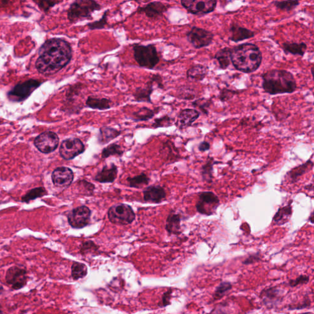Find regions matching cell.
<instances>
[{"instance_id": "1", "label": "cell", "mask_w": 314, "mask_h": 314, "mask_svg": "<svg viewBox=\"0 0 314 314\" xmlns=\"http://www.w3.org/2000/svg\"><path fill=\"white\" fill-rule=\"evenodd\" d=\"M72 56V46L68 41L61 38H52L41 46L35 67L42 75L51 76L69 64Z\"/></svg>"}, {"instance_id": "2", "label": "cell", "mask_w": 314, "mask_h": 314, "mask_svg": "<svg viewBox=\"0 0 314 314\" xmlns=\"http://www.w3.org/2000/svg\"><path fill=\"white\" fill-rule=\"evenodd\" d=\"M231 59L236 70L244 73H252L259 69L263 56L256 44L244 43L232 49Z\"/></svg>"}, {"instance_id": "3", "label": "cell", "mask_w": 314, "mask_h": 314, "mask_svg": "<svg viewBox=\"0 0 314 314\" xmlns=\"http://www.w3.org/2000/svg\"><path fill=\"white\" fill-rule=\"evenodd\" d=\"M262 88L270 96L294 93L298 86L294 76L285 70H271L262 74Z\"/></svg>"}, {"instance_id": "4", "label": "cell", "mask_w": 314, "mask_h": 314, "mask_svg": "<svg viewBox=\"0 0 314 314\" xmlns=\"http://www.w3.org/2000/svg\"><path fill=\"white\" fill-rule=\"evenodd\" d=\"M101 8V6L95 0H76L68 9V19L71 22H76L91 18L93 12Z\"/></svg>"}, {"instance_id": "5", "label": "cell", "mask_w": 314, "mask_h": 314, "mask_svg": "<svg viewBox=\"0 0 314 314\" xmlns=\"http://www.w3.org/2000/svg\"><path fill=\"white\" fill-rule=\"evenodd\" d=\"M133 54L139 67L153 70L159 63L160 57L155 46L136 45L133 47Z\"/></svg>"}, {"instance_id": "6", "label": "cell", "mask_w": 314, "mask_h": 314, "mask_svg": "<svg viewBox=\"0 0 314 314\" xmlns=\"http://www.w3.org/2000/svg\"><path fill=\"white\" fill-rule=\"evenodd\" d=\"M109 221L117 225H128L135 220L136 214L132 206L129 204L118 203L114 204L108 211Z\"/></svg>"}, {"instance_id": "7", "label": "cell", "mask_w": 314, "mask_h": 314, "mask_svg": "<svg viewBox=\"0 0 314 314\" xmlns=\"http://www.w3.org/2000/svg\"><path fill=\"white\" fill-rule=\"evenodd\" d=\"M43 83L36 79H29L25 82H19L8 91V99L12 102H22L27 99Z\"/></svg>"}, {"instance_id": "8", "label": "cell", "mask_w": 314, "mask_h": 314, "mask_svg": "<svg viewBox=\"0 0 314 314\" xmlns=\"http://www.w3.org/2000/svg\"><path fill=\"white\" fill-rule=\"evenodd\" d=\"M92 214L87 206H81L74 208L68 214V224L74 229H82L90 224Z\"/></svg>"}, {"instance_id": "9", "label": "cell", "mask_w": 314, "mask_h": 314, "mask_svg": "<svg viewBox=\"0 0 314 314\" xmlns=\"http://www.w3.org/2000/svg\"><path fill=\"white\" fill-rule=\"evenodd\" d=\"M27 271L23 266H13L9 268L6 273V282L14 290L23 288L27 284Z\"/></svg>"}, {"instance_id": "10", "label": "cell", "mask_w": 314, "mask_h": 314, "mask_svg": "<svg viewBox=\"0 0 314 314\" xmlns=\"http://www.w3.org/2000/svg\"><path fill=\"white\" fill-rule=\"evenodd\" d=\"M219 204L217 195L212 192H204L199 195L196 208L200 214L210 216L215 214Z\"/></svg>"}, {"instance_id": "11", "label": "cell", "mask_w": 314, "mask_h": 314, "mask_svg": "<svg viewBox=\"0 0 314 314\" xmlns=\"http://www.w3.org/2000/svg\"><path fill=\"white\" fill-rule=\"evenodd\" d=\"M59 138L57 133L45 132L38 135L34 141L37 149L41 153L48 154L57 149Z\"/></svg>"}, {"instance_id": "12", "label": "cell", "mask_w": 314, "mask_h": 314, "mask_svg": "<svg viewBox=\"0 0 314 314\" xmlns=\"http://www.w3.org/2000/svg\"><path fill=\"white\" fill-rule=\"evenodd\" d=\"M181 4L189 13L194 15H205L215 10L216 0H181Z\"/></svg>"}, {"instance_id": "13", "label": "cell", "mask_w": 314, "mask_h": 314, "mask_svg": "<svg viewBox=\"0 0 314 314\" xmlns=\"http://www.w3.org/2000/svg\"><path fill=\"white\" fill-rule=\"evenodd\" d=\"M186 38L195 49H201L212 43L214 35L205 29L194 26L186 34Z\"/></svg>"}, {"instance_id": "14", "label": "cell", "mask_w": 314, "mask_h": 314, "mask_svg": "<svg viewBox=\"0 0 314 314\" xmlns=\"http://www.w3.org/2000/svg\"><path fill=\"white\" fill-rule=\"evenodd\" d=\"M85 151V146L79 139L72 138L65 139L60 147V155L62 159L70 161L81 155Z\"/></svg>"}, {"instance_id": "15", "label": "cell", "mask_w": 314, "mask_h": 314, "mask_svg": "<svg viewBox=\"0 0 314 314\" xmlns=\"http://www.w3.org/2000/svg\"><path fill=\"white\" fill-rule=\"evenodd\" d=\"M260 298L265 306L272 309L283 301L284 291L278 286L269 287L262 290Z\"/></svg>"}, {"instance_id": "16", "label": "cell", "mask_w": 314, "mask_h": 314, "mask_svg": "<svg viewBox=\"0 0 314 314\" xmlns=\"http://www.w3.org/2000/svg\"><path fill=\"white\" fill-rule=\"evenodd\" d=\"M53 184L57 188H67L72 184L74 180V173L70 168L58 167L52 173Z\"/></svg>"}, {"instance_id": "17", "label": "cell", "mask_w": 314, "mask_h": 314, "mask_svg": "<svg viewBox=\"0 0 314 314\" xmlns=\"http://www.w3.org/2000/svg\"><path fill=\"white\" fill-rule=\"evenodd\" d=\"M200 113L197 109H185L180 111L176 125L180 130L186 129L191 127L195 121L199 118Z\"/></svg>"}, {"instance_id": "18", "label": "cell", "mask_w": 314, "mask_h": 314, "mask_svg": "<svg viewBox=\"0 0 314 314\" xmlns=\"http://www.w3.org/2000/svg\"><path fill=\"white\" fill-rule=\"evenodd\" d=\"M143 195L146 202L160 203L167 197V192L161 185H150L144 190Z\"/></svg>"}, {"instance_id": "19", "label": "cell", "mask_w": 314, "mask_h": 314, "mask_svg": "<svg viewBox=\"0 0 314 314\" xmlns=\"http://www.w3.org/2000/svg\"><path fill=\"white\" fill-rule=\"evenodd\" d=\"M313 166V162L310 160H308L304 164L298 165L287 172L286 179L292 184L298 182L302 176L312 170Z\"/></svg>"}, {"instance_id": "20", "label": "cell", "mask_w": 314, "mask_h": 314, "mask_svg": "<svg viewBox=\"0 0 314 314\" xmlns=\"http://www.w3.org/2000/svg\"><path fill=\"white\" fill-rule=\"evenodd\" d=\"M117 173V166L114 164L105 165L102 170L97 172L93 180L102 183H112L116 179Z\"/></svg>"}, {"instance_id": "21", "label": "cell", "mask_w": 314, "mask_h": 314, "mask_svg": "<svg viewBox=\"0 0 314 314\" xmlns=\"http://www.w3.org/2000/svg\"><path fill=\"white\" fill-rule=\"evenodd\" d=\"M293 202L291 200L286 206L278 207L277 211L272 218V224L274 225L281 226L288 223L293 214Z\"/></svg>"}, {"instance_id": "22", "label": "cell", "mask_w": 314, "mask_h": 314, "mask_svg": "<svg viewBox=\"0 0 314 314\" xmlns=\"http://www.w3.org/2000/svg\"><path fill=\"white\" fill-rule=\"evenodd\" d=\"M168 8V5L159 2H154L147 5L146 7L140 8L139 12L144 13L149 18H156L162 16L163 14L167 11Z\"/></svg>"}, {"instance_id": "23", "label": "cell", "mask_w": 314, "mask_h": 314, "mask_svg": "<svg viewBox=\"0 0 314 314\" xmlns=\"http://www.w3.org/2000/svg\"><path fill=\"white\" fill-rule=\"evenodd\" d=\"M230 33V40L235 43L250 39L255 36V33L250 29L242 27L237 24L231 26Z\"/></svg>"}, {"instance_id": "24", "label": "cell", "mask_w": 314, "mask_h": 314, "mask_svg": "<svg viewBox=\"0 0 314 314\" xmlns=\"http://www.w3.org/2000/svg\"><path fill=\"white\" fill-rule=\"evenodd\" d=\"M153 87V83L150 80L149 82L146 83L145 87L136 88L134 94H133L136 102L152 104L151 96H152L154 90Z\"/></svg>"}, {"instance_id": "25", "label": "cell", "mask_w": 314, "mask_h": 314, "mask_svg": "<svg viewBox=\"0 0 314 314\" xmlns=\"http://www.w3.org/2000/svg\"><path fill=\"white\" fill-rule=\"evenodd\" d=\"M181 215L172 211L166 222L165 229L169 235H179L180 233V223H181Z\"/></svg>"}, {"instance_id": "26", "label": "cell", "mask_w": 314, "mask_h": 314, "mask_svg": "<svg viewBox=\"0 0 314 314\" xmlns=\"http://www.w3.org/2000/svg\"><path fill=\"white\" fill-rule=\"evenodd\" d=\"M208 68L204 66V65H195L186 72V78L191 81H202L208 75Z\"/></svg>"}, {"instance_id": "27", "label": "cell", "mask_w": 314, "mask_h": 314, "mask_svg": "<svg viewBox=\"0 0 314 314\" xmlns=\"http://www.w3.org/2000/svg\"><path fill=\"white\" fill-rule=\"evenodd\" d=\"M282 48L286 54L303 57L306 52L307 46L306 43L303 42H285L282 43Z\"/></svg>"}, {"instance_id": "28", "label": "cell", "mask_w": 314, "mask_h": 314, "mask_svg": "<svg viewBox=\"0 0 314 314\" xmlns=\"http://www.w3.org/2000/svg\"><path fill=\"white\" fill-rule=\"evenodd\" d=\"M86 105L91 109L104 111L111 108L112 104L111 100L105 98L100 99V98L89 97L86 101Z\"/></svg>"}, {"instance_id": "29", "label": "cell", "mask_w": 314, "mask_h": 314, "mask_svg": "<svg viewBox=\"0 0 314 314\" xmlns=\"http://www.w3.org/2000/svg\"><path fill=\"white\" fill-rule=\"evenodd\" d=\"M231 54H232V49L229 47H225L216 53L214 59L217 61L220 69L226 70L229 67L232 63Z\"/></svg>"}, {"instance_id": "30", "label": "cell", "mask_w": 314, "mask_h": 314, "mask_svg": "<svg viewBox=\"0 0 314 314\" xmlns=\"http://www.w3.org/2000/svg\"><path fill=\"white\" fill-rule=\"evenodd\" d=\"M121 134V132L118 130L108 127H103L100 129L99 135V143L105 145L109 143L114 139L116 138Z\"/></svg>"}, {"instance_id": "31", "label": "cell", "mask_w": 314, "mask_h": 314, "mask_svg": "<svg viewBox=\"0 0 314 314\" xmlns=\"http://www.w3.org/2000/svg\"><path fill=\"white\" fill-rule=\"evenodd\" d=\"M160 108L151 109L147 107H143L139 109L138 111L133 112L132 114V119L135 121H148L155 116V115L159 113Z\"/></svg>"}, {"instance_id": "32", "label": "cell", "mask_w": 314, "mask_h": 314, "mask_svg": "<svg viewBox=\"0 0 314 314\" xmlns=\"http://www.w3.org/2000/svg\"><path fill=\"white\" fill-rule=\"evenodd\" d=\"M215 162L214 159L212 157H209L206 164L202 166L201 169V174L204 181L207 183H212L213 180V167Z\"/></svg>"}, {"instance_id": "33", "label": "cell", "mask_w": 314, "mask_h": 314, "mask_svg": "<svg viewBox=\"0 0 314 314\" xmlns=\"http://www.w3.org/2000/svg\"><path fill=\"white\" fill-rule=\"evenodd\" d=\"M130 187L141 189L144 186L149 184L150 178L146 174L144 173L134 177H129L127 179Z\"/></svg>"}, {"instance_id": "34", "label": "cell", "mask_w": 314, "mask_h": 314, "mask_svg": "<svg viewBox=\"0 0 314 314\" xmlns=\"http://www.w3.org/2000/svg\"><path fill=\"white\" fill-rule=\"evenodd\" d=\"M47 195V192L43 186L29 190L21 198V202L29 203L32 201L41 198Z\"/></svg>"}, {"instance_id": "35", "label": "cell", "mask_w": 314, "mask_h": 314, "mask_svg": "<svg viewBox=\"0 0 314 314\" xmlns=\"http://www.w3.org/2000/svg\"><path fill=\"white\" fill-rule=\"evenodd\" d=\"M160 152L162 155H166L167 159L172 160H178L179 159L178 151L176 149L175 146L170 141H167L163 145Z\"/></svg>"}, {"instance_id": "36", "label": "cell", "mask_w": 314, "mask_h": 314, "mask_svg": "<svg viewBox=\"0 0 314 314\" xmlns=\"http://www.w3.org/2000/svg\"><path fill=\"white\" fill-rule=\"evenodd\" d=\"M88 273L87 266L84 263L74 262L72 266V276L73 280L84 278Z\"/></svg>"}, {"instance_id": "37", "label": "cell", "mask_w": 314, "mask_h": 314, "mask_svg": "<svg viewBox=\"0 0 314 314\" xmlns=\"http://www.w3.org/2000/svg\"><path fill=\"white\" fill-rule=\"evenodd\" d=\"M299 0H284V1H275L273 5L277 10L290 12L295 10L300 5Z\"/></svg>"}, {"instance_id": "38", "label": "cell", "mask_w": 314, "mask_h": 314, "mask_svg": "<svg viewBox=\"0 0 314 314\" xmlns=\"http://www.w3.org/2000/svg\"><path fill=\"white\" fill-rule=\"evenodd\" d=\"M123 150L119 145L113 143L103 149L102 157L103 159H106L108 157L114 155L121 156L123 155Z\"/></svg>"}, {"instance_id": "39", "label": "cell", "mask_w": 314, "mask_h": 314, "mask_svg": "<svg viewBox=\"0 0 314 314\" xmlns=\"http://www.w3.org/2000/svg\"><path fill=\"white\" fill-rule=\"evenodd\" d=\"M212 104L213 102L211 99H205V98H201L192 103V106L199 109V111L206 115L209 114V108L211 107Z\"/></svg>"}, {"instance_id": "40", "label": "cell", "mask_w": 314, "mask_h": 314, "mask_svg": "<svg viewBox=\"0 0 314 314\" xmlns=\"http://www.w3.org/2000/svg\"><path fill=\"white\" fill-rule=\"evenodd\" d=\"M311 300L309 294L304 295V298L300 301L297 303L289 304L287 306V310H299L307 309L311 306Z\"/></svg>"}, {"instance_id": "41", "label": "cell", "mask_w": 314, "mask_h": 314, "mask_svg": "<svg viewBox=\"0 0 314 314\" xmlns=\"http://www.w3.org/2000/svg\"><path fill=\"white\" fill-rule=\"evenodd\" d=\"M174 118L170 115H163L162 117L155 118L153 121L152 127L153 129L168 128L173 125Z\"/></svg>"}, {"instance_id": "42", "label": "cell", "mask_w": 314, "mask_h": 314, "mask_svg": "<svg viewBox=\"0 0 314 314\" xmlns=\"http://www.w3.org/2000/svg\"><path fill=\"white\" fill-rule=\"evenodd\" d=\"M100 247L93 241H87L82 242L79 246V253L82 256L88 254L96 253L99 251Z\"/></svg>"}, {"instance_id": "43", "label": "cell", "mask_w": 314, "mask_h": 314, "mask_svg": "<svg viewBox=\"0 0 314 314\" xmlns=\"http://www.w3.org/2000/svg\"><path fill=\"white\" fill-rule=\"evenodd\" d=\"M232 284L229 282H223L219 284L214 293V300H220L223 298L228 292L232 290Z\"/></svg>"}, {"instance_id": "44", "label": "cell", "mask_w": 314, "mask_h": 314, "mask_svg": "<svg viewBox=\"0 0 314 314\" xmlns=\"http://www.w3.org/2000/svg\"><path fill=\"white\" fill-rule=\"evenodd\" d=\"M309 280L310 277L308 275H300V276L296 277L295 279H290L287 285L292 287V288H294V287L306 285V284L309 283Z\"/></svg>"}, {"instance_id": "45", "label": "cell", "mask_w": 314, "mask_h": 314, "mask_svg": "<svg viewBox=\"0 0 314 314\" xmlns=\"http://www.w3.org/2000/svg\"><path fill=\"white\" fill-rule=\"evenodd\" d=\"M178 98L185 100H193L196 97L194 91L190 87H182L180 88L178 92Z\"/></svg>"}, {"instance_id": "46", "label": "cell", "mask_w": 314, "mask_h": 314, "mask_svg": "<svg viewBox=\"0 0 314 314\" xmlns=\"http://www.w3.org/2000/svg\"><path fill=\"white\" fill-rule=\"evenodd\" d=\"M34 2L38 5L41 10L46 13L59 3L58 0H34Z\"/></svg>"}, {"instance_id": "47", "label": "cell", "mask_w": 314, "mask_h": 314, "mask_svg": "<svg viewBox=\"0 0 314 314\" xmlns=\"http://www.w3.org/2000/svg\"><path fill=\"white\" fill-rule=\"evenodd\" d=\"M238 93V90L230 89V88H224L219 94V99L222 102H226L232 100L234 96Z\"/></svg>"}, {"instance_id": "48", "label": "cell", "mask_w": 314, "mask_h": 314, "mask_svg": "<svg viewBox=\"0 0 314 314\" xmlns=\"http://www.w3.org/2000/svg\"><path fill=\"white\" fill-rule=\"evenodd\" d=\"M262 259V255L260 253H257L250 255L247 259H245L244 262H242L243 264L245 265H249L254 264V263L259 262Z\"/></svg>"}, {"instance_id": "49", "label": "cell", "mask_w": 314, "mask_h": 314, "mask_svg": "<svg viewBox=\"0 0 314 314\" xmlns=\"http://www.w3.org/2000/svg\"><path fill=\"white\" fill-rule=\"evenodd\" d=\"M106 14L105 13L102 18L99 21L95 22L88 24V27L91 29L102 28L106 24Z\"/></svg>"}, {"instance_id": "50", "label": "cell", "mask_w": 314, "mask_h": 314, "mask_svg": "<svg viewBox=\"0 0 314 314\" xmlns=\"http://www.w3.org/2000/svg\"><path fill=\"white\" fill-rule=\"evenodd\" d=\"M150 80L153 83V85H156L160 89H164V84L161 75H154Z\"/></svg>"}, {"instance_id": "51", "label": "cell", "mask_w": 314, "mask_h": 314, "mask_svg": "<svg viewBox=\"0 0 314 314\" xmlns=\"http://www.w3.org/2000/svg\"><path fill=\"white\" fill-rule=\"evenodd\" d=\"M172 290H168V292L164 293L162 298V303L161 307H166L170 304V300H171Z\"/></svg>"}, {"instance_id": "52", "label": "cell", "mask_w": 314, "mask_h": 314, "mask_svg": "<svg viewBox=\"0 0 314 314\" xmlns=\"http://www.w3.org/2000/svg\"><path fill=\"white\" fill-rule=\"evenodd\" d=\"M211 149V144L209 143V142L204 141L201 142V143L199 144V146H198V150L200 151L201 152H207Z\"/></svg>"}, {"instance_id": "53", "label": "cell", "mask_w": 314, "mask_h": 314, "mask_svg": "<svg viewBox=\"0 0 314 314\" xmlns=\"http://www.w3.org/2000/svg\"><path fill=\"white\" fill-rule=\"evenodd\" d=\"M304 189L308 191L314 192V185H307L306 186H304Z\"/></svg>"}, {"instance_id": "54", "label": "cell", "mask_w": 314, "mask_h": 314, "mask_svg": "<svg viewBox=\"0 0 314 314\" xmlns=\"http://www.w3.org/2000/svg\"><path fill=\"white\" fill-rule=\"evenodd\" d=\"M310 72H311V75H312V78H313V81H314V65H313L312 68H311Z\"/></svg>"}]
</instances>
